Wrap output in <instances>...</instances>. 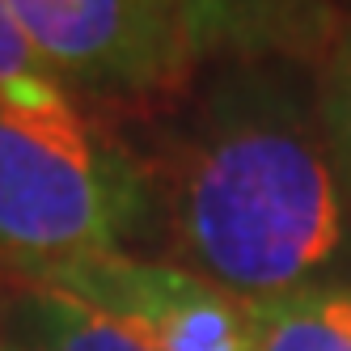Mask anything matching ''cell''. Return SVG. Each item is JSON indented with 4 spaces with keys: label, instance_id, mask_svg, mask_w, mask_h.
<instances>
[{
    "label": "cell",
    "instance_id": "cell-2",
    "mask_svg": "<svg viewBox=\"0 0 351 351\" xmlns=\"http://www.w3.org/2000/svg\"><path fill=\"white\" fill-rule=\"evenodd\" d=\"M153 220L148 161L72 97H0V271L123 250Z\"/></svg>",
    "mask_w": 351,
    "mask_h": 351
},
{
    "label": "cell",
    "instance_id": "cell-4",
    "mask_svg": "<svg viewBox=\"0 0 351 351\" xmlns=\"http://www.w3.org/2000/svg\"><path fill=\"white\" fill-rule=\"evenodd\" d=\"M43 284L110 313L157 351H250V305L169 258H136L128 250L81 254L9 275Z\"/></svg>",
    "mask_w": 351,
    "mask_h": 351
},
{
    "label": "cell",
    "instance_id": "cell-7",
    "mask_svg": "<svg viewBox=\"0 0 351 351\" xmlns=\"http://www.w3.org/2000/svg\"><path fill=\"white\" fill-rule=\"evenodd\" d=\"M204 56L267 60L296 38V0H182Z\"/></svg>",
    "mask_w": 351,
    "mask_h": 351
},
{
    "label": "cell",
    "instance_id": "cell-9",
    "mask_svg": "<svg viewBox=\"0 0 351 351\" xmlns=\"http://www.w3.org/2000/svg\"><path fill=\"white\" fill-rule=\"evenodd\" d=\"M0 97L17 106H51L60 97H72L30 47V38L21 34L5 0H0Z\"/></svg>",
    "mask_w": 351,
    "mask_h": 351
},
{
    "label": "cell",
    "instance_id": "cell-8",
    "mask_svg": "<svg viewBox=\"0 0 351 351\" xmlns=\"http://www.w3.org/2000/svg\"><path fill=\"white\" fill-rule=\"evenodd\" d=\"M313 106H317L326 140H330L343 186L351 195V13L326 34L322 64L313 77Z\"/></svg>",
    "mask_w": 351,
    "mask_h": 351
},
{
    "label": "cell",
    "instance_id": "cell-6",
    "mask_svg": "<svg viewBox=\"0 0 351 351\" xmlns=\"http://www.w3.org/2000/svg\"><path fill=\"white\" fill-rule=\"evenodd\" d=\"M250 351H351V280L250 305Z\"/></svg>",
    "mask_w": 351,
    "mask_h": 351
},
{
    "label": "cell",
    "instance_id": "cell-5",
    "mask_svg": "<svg viewBox=\"0 0 351 351\" xmlns=\"http://www.w3.org/2000/svg\"><path fill=\"white\" fill-rule=\"evenodd\" d=\"M17 288L21 292L9 300V322L21 335V343H30V351H157L132 326L114 322L110 313L68 292L43 284H17Z\"/></svg>",
    "mask_w": 351,
    "mask_h": 351
},
{
    "label": "cell",
    "instance_id": "cell-10",
    "mask_svg": "<svg viewBox=\"0 0 351 351\" xmlns=\"http://www.w3.org/2000/svg\"><path fill=\"white\" fill-rule=\"evenodd\" d=\"M0 351H30V347H21V343H5V339H0Z\"/></svg>",
    "mask_w": 351,
    "mask_h": 351
},
{
    "label": "cell",
    "instance_id": "cell-3",
    "mask_svg": "<svg viewBox=\"0 0 351 351\" xmlns=\"http://www.w3.org/2000/svg\"><path fill=\"white\" fill-rule=\"evenodd\" d=\"M68 93L110 106L182 97L204 47L182 0H5Z\"/></svg>",
    "mask_w": 351,
    "mask_h": 351
},
{
    "label": "cell",
    "instance_id": "cell-1",
    "mask_svg": "<svg viewBox=\"0 0 351 351\" xmlns=\"http://www.w3.org/2000/svg\"><path fill=\"white\" fill-rule=\"evenodd\" d=\"M148 186L169 263L245 305L351 280V195L317 106L263 60L199 97Z\"/></svg>",
    "mask_w": 351,
    "mask_h": 351
}]
</instances>
